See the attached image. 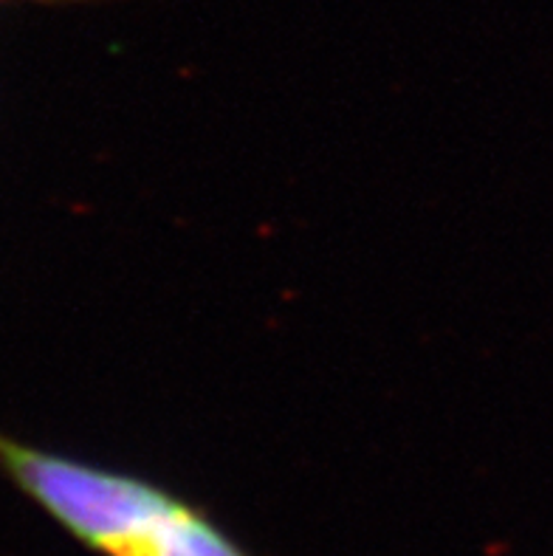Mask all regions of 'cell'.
I'll return each instance as SVG.
<instances>
[{"label":"cell","instance_id":"obj_1","mask_svg":"<svg viewBox=\"0 0 553 556\" xmlns=\"http://www.w3.org/2000/svg\"><path fill=\"white\" fill-rule=\"evenodd\" d=\"M0 472L99 556H252L203 508L150 478L0 432Z\"/></svg>","mask_w":553,"mask_h":556},{"label":"cell","instance_id":"obj_2","mask_svg":"<svg viewBox=\"0 0 553 556\" xmlns=\"http://www.w3.org/2000/svg\"><path fill=\"white\" fill-rule=\"evenodd\" d=\"M49 3H91V0H49Z\"/></svg>","mask_w":553,"mask_h":556}]
</instances>
